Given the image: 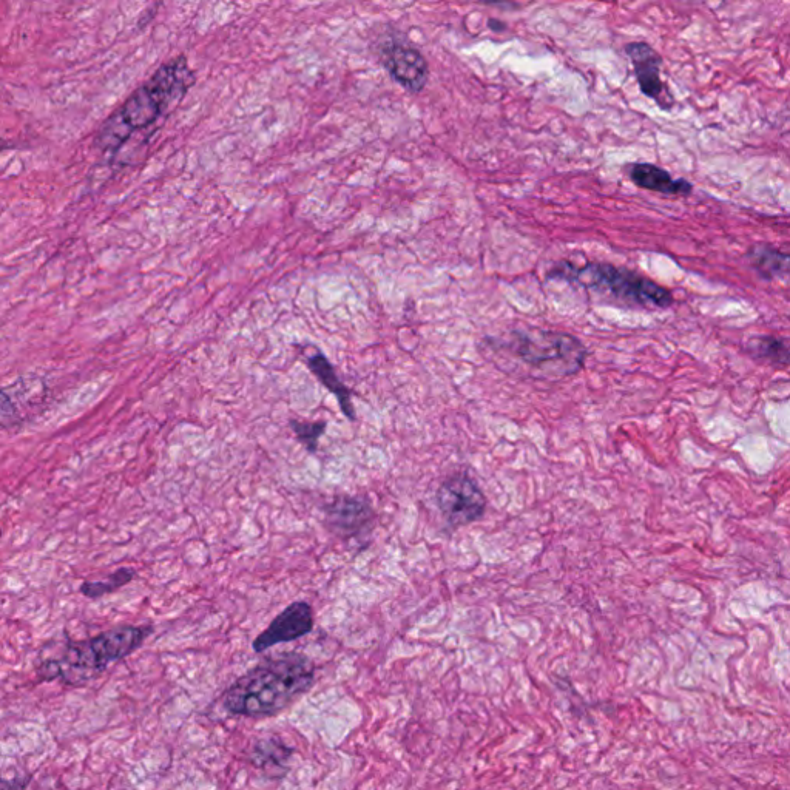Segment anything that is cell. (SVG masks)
Returning a JSON list of instances; mask_svg holds the SVG:
<instances>
[{"instance_id": "1", "label": "cell", "mask_w": 790, "mask_h": 790, "mask_svg": "<svg viewBox=\"0 0 790 790\" xmlns=\"http://www.w3.org/2000/svg\"><path fill=\"white\" fill-rule=\"evenodd\" d=\"M317 681V667L308 655L281 652L266 656L224 692L230 715L272 718L306 695Z\"/></svg>"}, {"instance_id": "2", "label": "cell", "mask_w": 790, "mask_h": 790, "mask_svg": "<svg viewBox=\"0 0 790 790\" xmlns=\"http://www.w3.org/2000/svg\"><path fill=\"white\" fill-rule=\"evenodd\" d=\"M193 82L195 76L184 56L164 64L102 125L96 138L99 149L118 150L133 132L149 127L169 105L183 98Z\"/></svg>"}, {"instance_id": "3", "label": "cell", "mask_w": 790, "mask_h": 790, "mask_svg": "<svg viewBox=\"0 0 790 790\" xmlns=\"http://www.w3.org/2000/svg\"><path fill=\"white\" fill-rule=\"evenodd\" d=\"M152 625H124L113 628L85 641L71 642L64 656L47 659L38 667V675L45 681L65 679L75 684L78 679H92L141 649L152 636Z\"/></svg>"}, {"instance_id": "4", "label": "cell", "mask_w": 790, "mask_h": 790, "mask_svg": "<svg viewBox=\"0 0 790 790\" xmlns=\"http://www.w3.org/2000/svg\"><path fill=\"white\" fill-rule=\"evenodd\" d=\"M493 343L544 377L576 374L587 358V349L581 340L547 329H514Z\"/></svg>"}, {"instance_id": "5", "label": "cell", "mask_w": 790, "mask_h": 790, "mask_svg": "<svg viewBox=\"0 0 790 790\" xmlns=\"http://www.w3.org/2000/svg\"><path fill=\"white\" fill-rule=\"evenodd\" d=\"M561 269L562 278L632 308L666 309L673 304L669 289L625 267L590 263L582 267L565 264Z\"/></svg>"}, {"instance_id": "6", "label": "cell", "mask_w": 790, "mask_h": 790, "mask_svg": "<svg viewBox=\"0 0 790 790\" xmlns=\"http://www.w3.org/2000/svg\"><path fill=\"white\" fill-rule=\"evenodd\" d=\"M436 504L451 528L473 524L487 510V497L479 483L468 473H457L442 482L436 491Z\"/></svg>"}, {"instance_id": "7", "label": "cell", "mask_w": 790, "mask_h": 790, "mask_svg": "<svg viewBox=\"0 0 790 790\" xmlns=\"http://www.w3.org/2000/svg\"><path fill=\"white\" fill-rule=\"evenodd\" d=\"M326 528L341 541H365L377 524V513L365 496L340 494L323 507Z\"/></svg>"}, {"instance_id": "8", "label": "cell", "mask_w": 790, "mask_h": 790, "mask_svg": "<svg viewBox=\"0 0 790 790\" xmlns=\"http://www.w3.org/2000/svg\"><path fill=\"white\" fill-rule=\"evenodd\" d=\"M314 625L312 605L306 601L292 602L252 641V649L255 653H264L275 645L297 641L312 633Z\"/></svg>"}, {"instance_id": "9", "label": "cell", "mask_w": 790, "mask_h": 790, "mask_svg": "<svg viewBox=\"0 0 790 790\" xmlns=\"http://www.w3.org/2000/svg\"><path fill=\"white\" fill-rule=\"evenodd\" d=\"M625 53L632 61L639 90L647 98L653 99L659 109L666 112L672 110L675 99L670 93L669 85L662 81V58L658 51L647 42H630L625 45Z\"/></svg>"}, {"instance_id": "10", "label": "cell", "mask_w": 790, "mask_h": 790, "mask_svg": "<svg viewBox=\"0 0 790 790\" xmlns=\"http://www.w3.org/2000/svg\"><path fill=\"white\" fill-rule=\"evenodd\" d=\"M383 67L400 85L412 93L422 92L429 78V67L422 53L402 42H388L379 51Z\"/></svg>"}, {"instance_id": "11", "label": "cell", "mask_w": 790, "mask_h": 790, "mask_svg": "<svg viewBox=\"0 0 790 790\" xmlns=\"http://www.w3.org/2000/svg\"><path fill=\"white\" fill-rule=\"evenodd\" d=\"M628 176L636 186L650 192L669 196H687L693 186L686 179H676L667 170L649 163H636L628 167Z\"/></svg>"}, {"instance_id": "12", "label": "cell", "mask_w": 790, "mask_h": 790, "mask_svg": "<svg viewBox=\"0 0 790 790\" xmlns=\"http://www.w3.org/2000/svg\"><path fill=\"white\" fill-rule=\"evenodd\" d=\"M294 747L287 746L278 735H264L249 750L250 763L266 774H286L289 761L294 757Z\"/></svg>"}, {"instance_id": "13", "label": "cell", "mask_w": 790, "mask_h": 790, "mask_svg": "<svg viewBox=\"0 0 790 790\" xmlns=\"http://www.w3.org/2000/svg\"><path fill=\"white\" fill-rule=\"evenodd\" d=\"M308 366L312 374L320 380L321 385L325 386L331 394L337 397L343 414L349 420L357 419L354 405L351 402V391H349L345 383L338 379L337 372H335L334 366L331 365L328 358L321 354L314 355V357L309 358Z\"/></svg>"}, {"instance_id": "14", "label": "cell", "mask_w": 790, "mask_h": 790, "mask_svg": "<svg viewBox=\"0 0 790 790\" xmlns=\"http://www.w3.org/2000/svg\"><path fill=\"white\" fill-rule=\"evenodd\" d=\"M747 257H749L750 264L767 280H777V278L780 280V278L787 277L789 257L780 250L767 246V244H757L749 250Z\"/></svg>"}, {"instance_id": "15", "label": "cell", "mask_w": 790, "mask_h": 790, "mask_svg": "<svg viewBox=\"0 0 790 790\" xmlns=\"http://www.w3.org/2000/svg\"><path fill=\"white\" fill-rule=\"evenodd\" d=\"M136 570L132 567H121L115 571V573L110 574L107 578L102 579V581L96 582H84L79 588L82 595L88 599H101L104 596L112 595L115 591H118L119 588L125 587V585H129L130 582L135 579Z\"/></svg>"}, {"instance_id": "16", "label": "cell", "mask_w": 790, "mask_h": 790, "mask_svg": "<svg viewBox=\"0 0 790 790\" xmlns=\"http://www.w3.org/2000/svg\"><path fill=\"white\" fill-rule=\"evenodd\" d=\"M749 351L753 357L761 358L774 365L786 366L789 363V348L786 341L774 335H760L749 341Z\"/></svg>"}, {"instance_id": "17", "label": "cell", "mask_w": 790, "mask_h": 790, "mask_svg": "<svg viewBox=\"0 0 790 790\" xmlns=\"http://www.w3.org/2000/svg\"><path fill=\"white\" fill-rule=\"evenodd\" d=\"M326 422H297L292 420L291 428L297 436L298 442L309 451V453H317L318 443L321 437L326 433Z\"/></svg>"}, {"instance_id": "18", "label": "cell", "mask_w": 790, "mask_h": 790, "mask_svg": "<svg viewBox=\"0 0 790 790\" xmlns=\"http://www.w3.org/2000/svg\"><path fill=\"white\" fill-rule=\"evenodd\" d=\"M13 414V403L4 391H0V423Z\"/></svg>"}]
</instances>
